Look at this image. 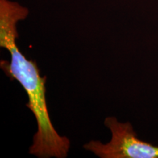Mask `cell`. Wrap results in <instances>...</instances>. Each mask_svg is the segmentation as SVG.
Returning <instances> with one entry per match:
<instances>
[{
    "mask_svg": "<svg viewBox=\"0 0 158 158\" xmlns=\"http://www.w3.org/2000/svg\"><path fill=\"white\" fill-rule=\"evenodd\" d=\"M29 10L15 2L0 0V46L10 54V62L1 60L0 66L11 80L21 84L28 96L26 104L36 118L37 131L29 148L31 155L41 158H64L70 142L59 135L49 116L45 98L46 77H41L35 61L29 60L16 44L17 23L28 16Z\"/></svg>",
    "mask_w": 158,
    "mask_h": 158,
    "instance_id": "cell-1",
    "label": "cell"
},
{
    "mask_svg": "<svg viewBox=\"0 0 158 158\" xmlns=\"http://www.w3.org/2000/svg\"><path fill=\"white\" fill-rule=\"evenodd\" d=\"M105 125L111 132V140L105 144L90 141L84 146L86 150L101 158H158V147L139 139L130 122L108 117Z\"/></svg>",
    "mask_w": 158,
    "mask_h": 158,
    "instance_id": "cell-2",
    "label": "cell"
}]
</instances>
